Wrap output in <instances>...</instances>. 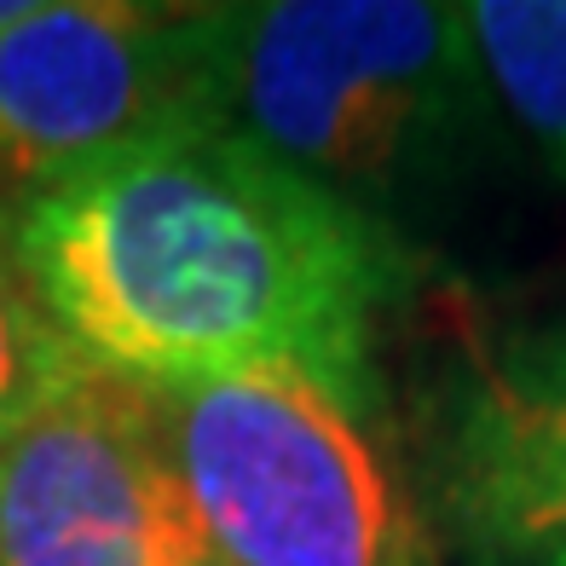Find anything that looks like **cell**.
I'll use <instances>...</instances> for the list:
<instances>
[{"mask_svg":"<svg viewBox=\"0 0 566 566\" xmlns=\"http://www.w3.org/2000/svg\"><path fill=\"white\" fill-rule=\"evenodd\" d=\"M18 277L127 381L301 370L376 405V336L410 277L394 226L238 134L134 145L0 214Z\"/></svg>","mask_w":566,"mask_h":566,"instance_id":"1","label":"cell"},{"mask_svg":"<svg viewBox=\"0 0 566 566\" xmlns=\"http://www.w3.org/2000/svg\"><path fill=\"white\" fill-rule=\"evenodd\" d=\"M214 116L358 214L394 226L497 134L462 7L254 0L209 7Z\"/></svg>","mask_w":566,"mask_h":566,"instance_id":"2","label":"cell"},{"mask_svg":"<svg viewBox=\"0 0 566 566\" xmlns=\"http://www.w3.org/2000/svg\"><path fill=\"white\" fill-rule=\"evenodd\" d=\"M186 537L139 381L75 358L0 433V566H168Z\"/></svg>","mask_w":566,"mask_h":566,"instance_id":"5","label":"cell"},{"mask_svg":"<svg viewBox=\"0 0 566 566\" xmlns=\"http://www.w3.org/2000/svg\"><path fill=\"white\" fill-rule=\"evenodd\" d=\"M41 7V0H0V35H7L12 30V23H23V18H30Z\"/></svg>","mask_w":566,"mask_h":566,"instance_id":"10","label":"cell"},{"mask_svg":"<svg viewBox=\"0 0 566 566\" xmlns=\"http://www.w3.org/2000/svg\"><path fill=\"white\" fill-rule=\"evenodd\" d=\"M168 566H226V560H214L209 549H202V537L191 532V537H186V544H179V555H174Z\"/></svg>","mask_w":566,"mask_h":566,"instance_id":"9","label":"cell"},{"mask_svg":"<svg viewBox=\"0 0 566 566\" xmlns=\"http://www.w3.org/2000/svg\"><path fill=\"white\" fill-rule=\"evenodd\" d=\"M145 388L202 549L226 566H433L370 410L301 370Z\"/></svg>","mask_w":566,"mask_h":566,"instance_id":"3","label":"cell"},{"mask_svg":"<svg viewBox=\"0 0 566 566\" xmlns=\"http://www.w3.org/2000/svg\"><path fill=\"white\" fill-rule=\"evenodd\" d=\"M433 492L480 566L566 549V318L462 353L433 422Z\"/></svg>","mask_w":566,"mask_h":566,"instance_id":"6","label":"cell"},{"mask_svg":"<svg viewBox=\"0 0 566 566\" xmlns=\"http://www.w3.org/2000/svg\"><path fill=\"white\" fill-rule=\"evenodd\" d=\"M75 353L53 318L35 306L30 283L18 277L7 243H0V433L18 428V417H30V410L59 388V381L75 370Z\"/></svg>","mask_w":566,"mask_h":566,"instance_id":"8","label":"cell"},{"mask_svg":"<svg viewBox=\"0 0 566 566\" xmlns=\"http://www.w3.org/2000/svg\"><path fill=\"white\" fill-rule=\"evenodd\" d=\"M514 566H566V549H544V555H526V560H514Z\"/></svg>","mask_w":566,"mask_h":566,"instance_id":"11","label":"cell"},{"mask_svg":"<svg viewBox=\"0 0 566 566\" xmlns=\"http://www.w3.org/2000/svg\"><path fill=\"white\" fill-rule=\"evenodd\" d=\"M462 23L497 127L566 191V0H469Z\"/></svg>","mask_w":566,"mask_h":566,"instance_id":"7","label":"cell"},{"mask_svg":"<svg viewBox=\"0 0 566 566\" xmlns=\"http://www.w3.org/2000/svg\"><path fill=\"white\" fill-rule=\"evenodd\" d=\"M214 116L209 7L41 0L0 35V214Z\"/></svg>","mask_w":566,"mask_h":566,"instance_id":"4","label":"cell"}]
</instances>
